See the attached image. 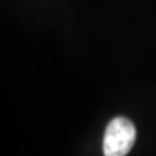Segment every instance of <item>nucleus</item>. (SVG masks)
<instances>
[{
	"label": "nucleus",
	"mask_w": 156,
	"mask_h": 156,
	"mask_svg": "<svg viewBox=\"0 0 156 156\" xmlns=\"http://www.w3.org/2000/svg\"><path fill=\"white\" fill-rule=\"evenodd\" d=\"M135 126L125 117H116L107 125L103 138L104 156H126L135 142Z\"/></svg>",
	"instance_id": "f257e3e1"
}]
</instances>
